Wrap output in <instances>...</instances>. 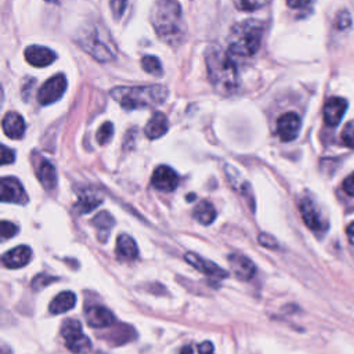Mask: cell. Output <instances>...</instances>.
Segmentation results:
<instances>
[{
	"instance_id": "1",
	"label": "cell",
	"mask_w": 354,
	"mask_h": 354,
	"mask_svg": "<svg viewBox=\"0 0 354 354\" xmlns=\"http://www.w3.org/2000/svg\"><path fill=\"white\" fill-rule=\"evenodd\" d=\"M156 35L172 46L180 45L186 38V27L180 5L176 0H156L150 16Z\"/></svg>"
},
{
	"instance_id": "2",
	"label": "cell",
	"mask_w": 354,
	"mask_h": 354,
	"mask_svg": "<svg viewBox=\"0 0 354 354\" xmlns=\"http://www.w3.org/2000/svg\"><path fill=\"white\" fill-rule=\"evenodd\" d=\"M206 71L211 84L222 95H233L239 84L238 69L233 56L219 46H211L205 53Z\"/></svg>"
},
{
	"instance_id": "3",
	"label": "cell",
	"mask_w": 354,
	"mask_h": 354,
	"mask_svg": "<svg viewBox=\"0 0 354 354\" xmlns=\"http://www.w3.org/2000/svg\"><path fill=\"white\" fill-rule=\"evenodd\" d=\"M110 95L122 108L132 111L162 104L167 97V91L161 84L118 86L113 88Z\"/></svg>"
},
{
	"instance_id": "4",
	"label": "cell",
	"mask_w": 354,
	"mask_h": 354,
	"mask_svg": "<svg viewBox=\"0 0 354 354\" xmlns=\"http://www.w3.org/2000/svg\"><path fill=\"white\" fill-rule=\"evenodd\" d=\"M264 25L257 20H246L235 24L228 35L227 51L233 57H252L255 56L263 40Z\"/></svg>"
},
{
	"instance_id": "5",
	"label": "cell",
	"mask_w": 354,
	"mask_h": 354,
	"mask_svg": "<svg viewBox=\"0 0 354 354\" xmlns=\"http://www.w3.org/2000/svg\"><path fill=\"white\" fill-rule=\"evenodd\" d=\"M76 43L82 47L83 51L92 56L99 62H111L117 57L114 47L103 39L97 27L88 25L84 30L79 31L76 36Z\"/></svg>"
},
{
	"instance_id": "6",
	"label": "cell",
	"mask_w": 354,
	"mask_h": 354,
	"mask_svg": "<svg viewBox=\"0 0 354 354\" xmlns=\"http://www.w3.org/2000/svg\"><path fill=\"white\" fill-rule=\"evenodd\" d=\"M61 335L69 351L75 354H86L91 351L92 342L83 333L82 325L79 321L72 318L64 321L61 327Z\"/></svg>"
},
{
	"instance_id": "7",
	"label": "cell",
	"mask_w": 354,
	"mask_h": 354,
	"mask_svg": "<svg viewBox=\"0 0 354 354\" xmlns=\"http://www.w3.org/2000/svg\"><path fill=\"white\" fill-rule=\"evenodd\" d=\"M67 78L62 73L51 76L49 80L43 83V86L39 88L38 92V102L42 106H50L56 102H58L65 91H67Z\"/></svg>"
},
{
	"instance_id": "8",
	"label": "cell",
	"mask_w": 354,
	"mask_h": 354,
	"mask_svg": "<svg viewBox=\"0 0 354 354\" xmlns=\"http://www.w3.org/2000/svg\"><path fill=\"white\" fill-rule=\"evenodd\" d=\"M299 211L305 224L316 234H324L328 230V224L324 220L320 209L314 204V201L309 197H303L299 201Z\"/></svg>"
},
{
	"instance_id": "9",
	"label": "cell",
	"mask_w": 354,
	"mask_h": 354,
	"mask_svg": "<svg viewBox=\"0 0 354 354\" xmlns=\"http://www.w3.org/2000/svg\"><path fill=\"white\" fill-rule=\"evenodd\" d=\"M179 176H177V173L166 166V165H161L158 166L154 173H152V177H151V185L159 190V191H163V193H170V191H174L177 187H179Z\"/></svg>"
},
{
	"instance_id": "10",
	"label": "cell",
	"mask_w": 354,
	"mask_h": 354,
	"mask_svg": "<svg viewBox=\"0 0 354 354\" xmlns=\"http://www.w3.org/2000/svg\"><path fill=\"white\" fill-rule=\"evenodd\" d=\"M0 194H2V202H12L19 205H25L28 202V196L16 177H5V179H2Z\"/></svg>"
},
{
	"instance_id": "11",
	"label": "cell",
	"mask_w": 354,
	"mask_h": 354,
	"mask_svg": "<svg viewBox=\"0 0 354 354\" xmlns=\"http://www.w3.org/2000/svg\"><path fill=\"white\" fill-rule=\"evenodd\" d=\"M302 128V119L296 113H287L281 115L277 121V134L284 143L294 141Z\"/></svg>"
},
{
	"instance_id": "12",
	"label": "cell",
	"mask_w": 354,
	"mask_h": 354,
	"mask_svg": "<svg viewBox=\"0 0 354 354\" xmlns=\"http://www.w3.org/2000/svg\"><path fill=\"white\" fill-rule=\"evenodd\" d=\"M185 259H186L187 263H190L193 266V268H196L197 270H200L201 273H204L208 277H212V279H226L228 276L223 269L219 268L216 263H213L211 260H206V259H204V257H201V256H198L196 253L189 252V253H186Z\"/></svg>"
},
{
	"instance_id": "13",
	"label": "cell",
	"mask_w": 354,
	"mask_h": 354,
	"mask_svg": "<svg viewBox=\"0 0 354 354\" xmlns=\"http://www.w3.org/2000/svg\"><path fill=\"white\" fill-rule=\"evenodd\" d=\"M347 106V102L342 97H331L327 100L324 106V122L331 128L338 126L346 114Z\"/></svg>"
},
{
	"instance_id": "14",
	"label": "cell",
	"mask_w": 354,
	"mask_h": 354,
	"mask_svg": "<svg viewBox=\"0 0 354 354\" xmlns=\"http://www.w3.org/2000/svg\"><path fill=\"white\" fill-rule=\"evenodd\" d=\"M228 261L235 277L242 281H249L256 274V266L244 255L233 253L228 256Z\"/></svg>"
},
{
	"instance_id": "15",
	"label": "cell",
	"mask_w": 354,
	"mask_h": 354,
	"mask_svg": "<svg viewBox=\"0 0 354 354\" xmlns=\"http://www.w3.org/2000/svg\"><path fill=\"white\" fill-rule=\"evenodd\" d=\"M87 324L93 328H108L115 324V316L104 306H92L86 311Z\"/></svg>"
},
{
	"instance_id": "16",
	"label": "cell",
	"mask_w": 354,
	"mask_h": 354,
	"mask_svg": "<svg viewBox=\"0 0 354 354\" xmlns=\"http://www.w3.org/2000/svg\"><path fill=\"white\" fill-rule=\"evenodd\" d=\"M57 56L47 47L43 46H30L25 49V60L36 68H43L56 61Z\"/></svg>"
},
{
	"instance_id": "17",
	"label": "cell",
	"mask_w": 354,
	"mask_h": 354,
	"mask_svg": "<svg viewBox=\"0 0 354 354\" xmlns=\"http://www.w3.org/2000/svg\"><path fill=\"white\" fill-rule=\"evenodd\" d=\"M32 250L30 246H17L6 252L2 257L3 266L8 269H21L31 261Z\"/></svg>"
},
{
	"instance_id": "18",
	"label": "cell",
	"mask_w": 354,
	"mask_h": 354,
	"mask_svg": "<svg viewBox=\"0 0 354 354\" xmlns=\"http://www.w3.org/2000/svg\"><path fill=\"white\" fill-rule=\"evenodd\" d=\"M2 128L5 134L13 140L23 139L25 134V121L17 113H8L2 121Z\"/></svg>"
},
{
	"instance_id": "19",
	"label": "cell",
	"mask_w": 354,
	"mask_h": 354,
	"mask_svg": "<svg viewBox=\"0 0 354 354\" xmlns=\"http://www.w3.org/2000/svg\"><path fill=\"white\" fill-rule=\"evenodd\" d=\"M167 129H169L167 118L162 113H155L151 117V119L148 121V123L144 129V133L150 140H155V139H159L163 134H166Z\"/></svg>"
},
{
	"instance_id": "20",
	"label": "cell",
	"mask_w": 354,
	"mask_h": 354,
	"mask_svg": "<svg viewBox=\"0 0 354 354\" xmlns=\"http://www.w3.org/2000/svg\"><path fill=\"white\" fill-rule=\"evenodd\" d=\"M117 255L119 259L123 260H134L139 256V248L136 241L128 235V234H121L117 239Z\"/></svg>"
},
{
	"instance_id": "21",
	"label": "cell",
	"mask_w": 354,
	"mask_h": 354,
	"mask_svg": "<svg viewBox=\"0 0 354 354\" xmlns=\"http://www.w3.org/2000/svg\"><path fill=\"white\" fill-rule=\"evenodd\" d=\"M75 303H76L75 294L65 291V292H61L60 295H57L51 300L49 310L51 314H62V313L72 310L75 307Z\"/></svg>"
},
{
	"instance_id": "22",
	"label": "cell",
	"mask_w": 354,
	"mask_h": 354,
	"mask_svg": "<svg viewBox=\"0 0 354 354\" xmlns=\"http://www.w3.org/2000/svg\"><path fill=\"white\" fill-rule=\"evenodd\" d=\"M193 216L197 222H200L204 226H209L215 222L217 212L215 206L208 201H201L193 211Z\"/></svg>"
},
{
	"instance_id": "23",
	"label": "cell",
	"mask_w": 354,
	"mask_h": 354,
	"mask_svg": "<svg viewBox=\"0 0 354 354\" xmlns=\"http://www.w3.org/2000/svg\"><path fill=\"white\" fill-rule=\"evenodd\" d=\"M38 179L46 190H53L57 185V173L49 161H43L38 169Z\"/></svg>"
},
{
	"instance_id": "24",
	"label": "cell",
	"mask_w": 354,
	"mask_h": 354,
	"mask_svg": "<svg viewBox=\"0 0 354 354\" xmlns=\"http://www.w3.org/2000/svg\"><path fill=\"white\" fill-rule=\"evenodd\" d=\"M102 197L97 193L93 191H84L79 196V200L76 202V209L80 213H87V212H92L93 209H96L100 204H102Z\"/></svg>"
},
{
	"instance_id": "25",
	"label": "cell",
	"mask_w": 354,
	"mask_h": 354,
	"mask_svg": "<svg viewBox=\"0 0 354 354\" xmlns=\"http://www.w3.org/2000/svg\"><path fill=\"white\" fill-rule=\"evenodd\" d=\"M227 176H228L231 186L244 197V200L248 202V205H249L250 209L253 211V204H255V201H253V196H252V191H250L249 185H248L245 180H242L241 177L237 176V173H235L234 169L230 170V172H227Z\"/></svg>"
},
{
	"instance_id": "26",
	"label": "cell",
	"mask_w": 354,
	"mask_h": 354,
	"mask_svg": "<svg viewBox=\"0 0 354 354\" xmlns=\"http://www.w3.org/2000/svg\"><path fill=\"white\" fill-rule=\"evenodd\" d=\"M141 67L145 72L151 73V75H162L163 69H162V64L159 61V58L154 57V56H145L141 58Z\"/></svg>"
},
{
	"instance_id": "27",
	"label": "cell",
	"mask_w": 354,
	"mask_h": 354,
	"mask_svg": "<svg viewBox=\"0 0 354 354\" xmlns=\"http://www.w3.org/2000/svg\"><path fill=\"white\" fill-rule=\"evenodd\" d=\"M269 3V0H234V5L242 12H255Z\"/></svg>"
},
{
	"instance_id": "28",
	"label": "cell",
	"mask_w": 354,
	"mask_h": 354,
	"mask_svg": "<svg viewBox=\"0 0 354 354\" xmlns=\"http://www.w3.org/2000/svg\"><path fill=\"white\" fill-rule=\"evenodd\" d=\"M114 217L108 212H102L93 219V224L96 226L97 230H106L110 231V228L114 226Z\"/></svg>"
},
{
	"instance_id": "29",
	"label": "cell",
	"mask_w": 354,
	"mask_h": 354,
	"mask_svg": "<svg viewBox=\"0 0 354 354\" xmlns=\"http://www.w3.org/2000/svg\"><path fill=\"white\" fill-rule=\"evenodd\" d=\"M340 139L346 147L354 148V119L346 123V126L340 133Z\"/></svg>"
},
{
	"instance_id": "30",
	"label": "cell",
	"mask_w": 354,
	"mask_h": 354,
	"mask_svg": "<svg viewBox=\"0 0 354 354\" xmlns=\"http://www.w3.org/2000/svg\"><path fill=\"white\" fill-rule=\"evenodd\" d=\"M113 134H114V125L111 122H106L97 132L99 144H102V145L107 144L113 139Z\"/></svg>"
},
{
	"instance_id": "31",
	"label": "cell",
	"mask_w": 354,
	"mask_h": 354,
	"mask_svg": "<svg viewBox=\"0 0 354 354\" xmlns=\"http://www.w3.org/2000/svg\"><path fill=\"white\" fill-rule=\"evenodd\" d=\"M316 0H287V5L292 10L298 12H311Z\"/></svg>"
},
{
	"instance_id": "32",
	"label": "cell",
	"mask_w": 354,
	"mask_h": 354,
	"mask_svg": "<svg viewBox=\"0 0 354 354\" xmlns=\"http://www.w3.org/2000/svg\"><path fill=\"white\" fill-rule=\"evenodd\" d=\"M128 0H110V8L117 20H119L126 10Z\"/></svg>"
},
{
	"instance_id": "33",
	"label": "cell",
	"mask_w": 354,
	"mask_h": 354,
	"mask_svg": "<svg viewBox=\"0 0 354 354\" xmlns=\"http://www.w3.org/2000/svg\"><path fill=\"white\" fill-rule=\"evenodd\" d=\"M0 234H2L3 239H9L14 235L19 234V227L16 224H13L12 222H2V227H0Z\"/></svg>"
},
{
	"instance_id": "34",
	"label": "cell",
	"mask_w": 354,
	"mask_h": 354,
	"mask_svg": "<svg viewBox=\"0 0 354 354\" xmlns=\"http://www.w3.org/2000/svg\"><path fill=\"white\" fill-rule=\"evenodd\" d=\"M335 25L339 28V30H346L351 25V14L347 12V10H342L336 19H335Z\"/></svg>"
},
{
	"instance_id": "35",
	"label": "cell",
	"mask_w": 354,
	"mask_h": 354,
	"mask_svg": "<svg viewBox=\"0 0 354 354\" xmlns=\"http://www.w3.org/2000/svg\"><path fill=\"white\" fill-rule=\"evenodd\" d=\"M53 281H54V277H50V276H47V274H39V276L32 281V288L36 290V291H39V290H42L43 287L50 285Z\"/></svg>"
},
{
	"instance_id": "36",
	"label": "cell",
	"mask_w": 354,
	"mask_h": 354,
	"mask_svg": "<svg viewBox=\"0 0 354 354\" xmlns=\"http://www.w3.org/2000/svg\"><path fill=\"white\" fill-rule=\"evenodd\" d=\"M259 242H260L263 246L269 248V249H277V248H279V242L276 241V238L272 237V235H269V234H260V235H259Z\"/></svg>"
},
{
	"instance_id": "37",
	"label": "cell",
	"mask_w": 354,
	"mask_h": 354,
	"mask_svg": "<svg viewBox=\"0 0 354 354\" xmlns=\"http://www.w3.org/2000/svg\"><path fill=\"white\" fill-rule=\"evenodd\" d=\"M342 189H343V191H344L347 196L354 197V172H353L350 176L346 177L344 182H343Z\"/></svg>"
},
{
	"instance_id": "38",
	"label": "cell",
	"mask_w": 354,
	"mask_h": 354,
	"mask_svg": "<svg viewBox=\"0 0 354 354\" xmlns=\"http://www.w3.org/2000/svg\"><path fill=\"white\" fill-rule=\"evenodd\" d=\"M16 159V152L6 145L2 147V165H9L13 163Z\"/></svg>"
},
{
	"instance_id": "39",
	"label": "cell",
	"mask_w": 354,
	"mask_h": 354,
	"mask_svg": "<svg viewBox=\"0 0 354 354\" xmlns=\"http://www.w3.org/2000/svg\"><path fill=\"white\" fill-rule=\"evenodd\" d=\"M198 353L200 354H215L213 351V344L211 342H204L200 344L198 347Z\"/></svg>"
},
{
	"instance_id": "40",
	"label": "cell",
	"mask_w": 354,
	"mask_h": 354,
	"mask_svg": "<svg viewBox=\"0 0 354 354\" xmlns=\"http://www.w3.org/2000/svg\"><path fill=\"white\" fill-rule=\"evenodd\" d=\"M346 234H347L349 241L354 245V222H351V223L347 226V228H346Z\"/></svg>"
},
{
	"instance_id": "41",
	"label": "cell",
	"mask_w": 354,
	"mask_h": 354,
	"mask_svg": "<svg viewBox=\"0 0 354 354\" xmlns=\"http://www.w3.org/2000/svg\"><path fill=\"white\" fill-rule=\"evenodd\" d=\"M180 354H194V351H193V349H191V346H185L183 349H182V351H180Z\"/></svg>"
}]
</instances>
